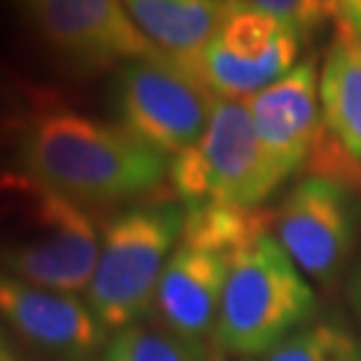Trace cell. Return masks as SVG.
Here are the masks:
<instances>
[{"mask_svg":"<svg viewBox=\"0 0 361 361\" xmlns=\"http://www.w3.org/2000/svg\"><path fill=\"white\" fill-rule=\"evenodd\" d=\"M348 294H350V303L355 308L357 317L361 319V257L357 259L355 264V271L350 275V287H348Z\"/></svg>","mask_w":361,"mask_h":361,"instance_id":"cell-20","label":"cell"},{"mask_svg":"<svg viewBox=\"0 0 361 361\" xmlns=\"http://www.w3.org/2000/svg\"><path fill=\"white\" fill-rule=\"evenodd\" d=\"M184 219L187 207L178 198H147L103 226L87 303L107 334L140 324L157 308L159 284Z\"/></svg>","mask_w":361,"mask_h":361,"instance_id":"cell-4","label":"cell"},{"mask_svg":"<svg viewBox=\"0 0 361 361\" xmlns=\"http://www.w3.org/2000/svg\"><path fill=\"white\" fill-rule=\"evenodd\" d=\"M361 226V194L310 175L273 212V233L303 275L331 284L348 266Z\"/></svg>","mask_w":361,"mask_h":361,"instance_id":"cell-9","label":"cell"},{"mask_svg":"<svg viewBox=\"0 0 361 361\" xmlns=\"http://www.w3.org/2000/svg\"><path fill=\"white\" fill-rule=\"evenodd\" d=\"M147 40L189 63L217 30L226 0H121Z\"/></svg>","mask_w":361,"mask_h":361,"instance_id":"cell-14","label":"cell"},{"mask_svg":"<svg viewBox=\"0 0 361 361\" xmlns=\"http://www.w3.org/2000/svg\"><path fill=\"white\" fill-rule=\"evenodd\" d=\"M205 361H226V355L221 350H217V348H212L210 352H207V357H205Z\"/></svg>","mask_w":361,"mask_h":361,"instance_id":"cell-23","label":"cell"},{"mask_svg":"<svg viewBox=\"0 0 361 361\" xmlns=\"http://www.w3.org/2000/svg\"><path fill=\"white\" fill-rule=\"evenodd\" d=\"M201 343L171 331L164 322H140L114 334L103 350V361H205Z\"/></svg>","mask_w":361,"mask_h":361,"instance_id":"cell-15","label":"cell"},{"mask_svg":"<svg viewBox=\"0 0 361 361\" xmlns=\"http://www.w3.org/2000/svg\"><path fill=\"white\" fill-rule=\"evenodd\" d=\"M301 44L250 0H226L217 30L187 66L217 98L250 101L298 63Z\"/></svg>","mask_w":361,"mask_h":361,"instance_id":"cell-8","label":"cell"},{"mask_svg":"<svg viewBox=\"0 0 361 361\" xmlns=\"http://www.w3.org/2000/svg\"><path fill=\"white\" fill-rule=\"evenodd\" d=\"M268 231H273V214L264 207H187L180 243L159 284V319L178 336L203 345L214 331L235 257Z\"/></svg>","mask_w":361,"mask_h":361,"instance_id":"cell-3","label":"cell"},{"mask_svg":"<svg viewBox=\"0 0 361 361\" xmlns=\"http://www.w3.org/2000/svg\"><path fill=\"white\" fill-rule=\"evenodd\" d=\"M334 17L361 40V0H331Z\"/></svg>","mask_w":361,"mask_h":361,"instance_id":"cell-19","label":"cell"},{"mask_svg":"<svg viewBox=\"0 0 361 361\" xmlns=\"http://www.w3.org/2000/svg\"><path fill=\"white\" fill-rule=\"evenodd\" d=\"M101 233L87 207L21 171L0 173V273L78 294L96 271Z\"/></svg>","mask_w":361,"mask_h":361,"instance_id":"cell-2","label":"cell"},{"mask_svg":"<svg viewBox=\"0 0 361 361\" xmlns=\"http://www.w3.org/2000/svg\"><path fill=\"white\" fill-rule=\"evenodd\" d=\"M19 171L80 207L133 205L168 180L171 159L119 124L54 107L17 145Z\"/></svg>","mask_w":361,"mask_h":361,"instance_id":"cell-1","label":"cell"},{"mask_svg":"<svg viewBox=\"0 0 361 361\" xmlns=\"http://www.w3.org/2000/svg\"><path fill=\"white\" fill-rule=\"evenodd\" d=\"M243 361H252V359H243Z\"/></svg>","mask_w":361,"mask_h":361,"instance_id":"cell-24","label":"cell"},{"mask_svg":"<svg viewBox=\"0 0 361 361\" xmlns=\"http://www.w3.org/2000/svg\"><path fill=\"white\" fill-rule=\"evenodd\" d=\"M168 180L184 207H261L287 180L268 159L247 101L219 98L201 137L171 159Z\"/></svg>","mask_w":361,"mask_h":361,"instance_id":"cell-6","label":"cell"},{"mask_svg":"<svg viewBox=\"0 0 361 361\" xmlns=\"http://www.w3.org/2000/svg\"><path fill=\"white\" fill-rule=\"evenodd\" d=\"M26 19L44 49L78 78L159 51L121 0H42Z\"/></svg>","mask_w":361,"mask_h":361,"instance_id":"cell-10","label":"cell"},{"mask_svg":"<svg viewBox=\"0 0 361 361\" xmlns=\"http://www.w3.org/2000/svg\"><path fill=\"white\" fill-rule=\"evenodd\" d=\"M266 361H361V341L348 329L331 322H310L298 329L278 348L264 357Z\"/></svg>","mask_w":361,"mask_h":361,"instance_id":"cell-17","label":"cell"},{"mask_svg":"<svg viewBox=\"0 0 361 361\" xmlns=\"http://www.w3.org/2000/svg\"><path fill=\"white\" fill-rule=\"evenodd\" d=\"M261 147L284 180L308 168V161L324 133L319 105V73L308 56L250 101Z\"/></svg>","mask_w":361,"mask_h":361,"instance_id":"cell-12","label":"cell"},{"mask_svg":"<svg viewBox=\"0 0 361 361\" xmlns=\"http://www.w3.org/2000/svg\"><path fill=\"white\" fill-rule=\"evenodd\" d=\"M59 107L49 91L37 87L0 61V152L17 147L40 114Z\"/></svg>","mask_w":361,"mask_h":361,"instance_id":"cell-16","label":"cell"},{"mask_svg":"<svg viewBox=\"0 0 361 361\" xmlns=\"http://www.w3.org/2000/svg\"><path fill=\"white\" fill-rule=\"evenodd\" d=\"M0 361H19L17 355L10 350V345L3 341V334H0Z\"/></svg>","mask_w":361,"mask_h":361,"instance_id":"cell-21","label":"cell"},{"mask_svg":"<svg viewBox=\"0 0 361 361\" xmlns=\"http://www.w3.org/2000/svg\"><path fill=\"white\" fill-rule=\"evenodd\" d=\"M319 105L326 133L361 161V40L341 24L319 71Z\"/></svg>","mask_w":361,"mask_h":361,"instance_id":"cell-13","label":"cell"},{"mask_svg":"<svg viewBox=\"0 0 361 361\" xmlns=\"http://www.w3.org/2000/svg\"><path fill=\"white\" fill-rule=\"evenodd\" d=\"M319 301L273 231L252 240L228 273L212 343L224 355L266 357L298 329L308 326Z\"/></svg>","mask_w":361,"mask_h":361,"instance_id":"cell-5","label":"cell"},{"mask_svg":"<svg viewBox=\"0 0 361 361\" xmlns=\"http://www.w3.org/2000/svg\"><path fill=\"white\" fill-rule=\"evenodd\" d=\"M0 317L30 348L61 361L91 359L110 336L87 301L7 273H0Z\"/></svg>","mask_w":361,"mask_h":361,"instance_id":"cell-11","label":"cell"},{"mask_svg":"<svg viewBox=\"0 0 361 361\" xmlns=\"http://www.w3.org/2000/svg\"><path fill=\"white\" fill-rule=\"evenodd\" d=\"M12 3L17 5V7H21V10H24V14H28L30 10H35V7L40 5L42 0H12Z\"/></svg>","mask_w":361,"mask_h":361,"instance_id":"cell-22","label":"cell"},{"mask_svg":"<svg viewBox=\"0 0 361 361\" xmlns=\"http://www.w3.org/2000/svg\"><path fill=\"white\" fill-rule=\"evenodd\" d=\"M110 101L121 128L173 159L201 137L219 98L187 63L159 49L114 71Z\"/></svg>","mask_w":361,"mask_h":361,"instance_id":"cell-7","label":"cell"},{"mask_svg":"<svg viewBox=\"0 0 361 361\" xmlns=\"http://www.w3.org/2000/svg\"><path fill=\"white\" fill-rule=\"evenodd\" d=\"M250 3L294 30L303 42L317 35L334 17L331 0H250Z\"/></svg>","mask_w":361,"mask_h":361,"instance_id":"cell-18","label":"cell"}]
</instances>
